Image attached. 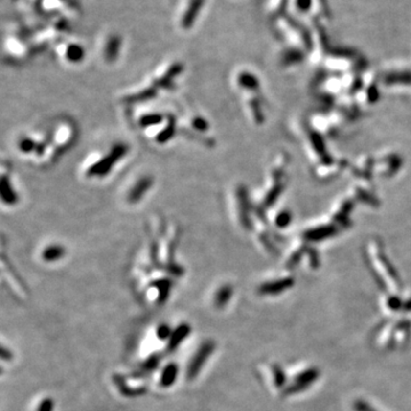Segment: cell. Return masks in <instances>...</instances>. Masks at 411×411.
Wrapping results in <instances>:
<instances>
[{
  "mask_svg": "<svg viewBox=\"0 0 411 411\" xmlns=\"http://www.w3.org/2000/svg\"><path fill=\"white\" fill-rule=\"evenodd\" d=\"M127 153V146L123 144H116L112 147L109 154L103 159L98 160L88 169V176H104L111 170L116 161H119Z\"/></svg>",
  "mask_w": 411,
  "mask_h": 411,
  "instance_id": "6da1fadb",
  "label": "cell"
},
{
  "mask_svg": "<svg viewBox=\"0 0 411 411\" xmlns=\"http://www.w3.org/2000/svg\"><path fill=\"white\" fill-rule=\"evenodd\" d=\"M212 346L211 342H207V344H205L202 347L199 349L197 354H195V358L193 359V361L191 362L190 366H188V377L190 378H193V377L197 376V373L199 372V370L202 366V365L206 362V360L208 359V355L210 354L211 351H212Z\"/></svg>",
  "mask_w": 411,
  "mask_h": 411,
  "instance_id": "7a4b0ae2",
  "label": "cell"
},
{
  "mask_svg": "<svg viewBox=\"0 0 411 411\" xmlns=\"http://www.w3.org/2000/svg\"><path fill=\"white\" fill-rule=\"evenodd\" d=\"M152 186V180L150 177H143L137 182L135 186H134L129 192L128 200L130 202H137L140 198L145 194V192Z\"/></svg>",
  "mask_w": 411,
  "mask_h": 411,
  "instance_id": "3957f363",
  "label": "cell"
},
{
  "mask_svg": "<svg viewBox=\"0 0 411 411\" xmlns=\"http://www.w3.org/2000/svg\"><path fill=\"white\" fill-rule=\"evenodd\" d=\"M177 372H178V369L175 363H170V365H168L166 368L163 369L162 375H161L160 385L162 387H168V386L173 385V383L175 382V379H176V377H177Z\"/></svg>",
  "mask_w": 411,
  "mask_h": 411,
  "instance_id": "277c9868",
  "label": "cell"
},
{
  "mask_svg": "<svg viewBox=\"0 0 411 411\" xmlns=\"http://www.w3.org/2000/svg\"><path fill=\"white\" fill-rule=\"evenodd\" d=\"M188 331H190V327L186 324H182L178 327L175 332H173L170 336V342H169V349L173 351V349L176 348L178 344H181L182 341H184V338L186 337Z\"/></svg>",
  "mask_w": 411,
  "mask_h": 411,
  "instance_id": "5b68a950",
  "label": "cell"
},
{
  "mask_svg": "<svg viewBox=\"0 0 411 411\" xmlns=\"http://www.w3.org/2000/svg\"><path fill=\"white\" fill-rule=\"evenodd\" d=\"M65 250L61 246H48L43 251V258L46 262H55L62 258Z\"/></svg>",
  "mask_w": 411,
  "mask_h": 411,
  "instance_id": "8992f818",
  "label": "cell"
},
{
  "mask_svg": "<svg viewBox=\"0 0 411 411\" xmlns=\"http://www.w3.org/2000/svg\"><path fill=\"white\" fill-rule=\"evenodd\" d=\"M161 121V115L160 114H147L144 115L142 120H140V123L143 126H150V125H157Z\"/></svg>",
  "mask_w": 411,
  "mask_h": 411,
  "instance_id": "52a82bcc",
  "label": "cell"
},
{
  "mask_svg": "<svg viewBox=\"0 0 411 411\" xmlns=\"http://www.w3.org/2000/svg\"><path fill=\"white\" fill-rule=\"evenodd\" d=\"M157 335H158V337H159L160 339H166V338H168V337H170V336H171L170 328L168 327L167 324H162V325H160V327L158 328Z\"/></svg>",
  "mask_w": 411,
  "mask_h": 411,
  "instance_id": "ba28073f",
  "label": "cell"
},
{
  "mask_svg": "<svg viewBox=\"0 0 411 411\" xmlns=\"http://www.w3.org/2000/svg\"><path fill=\"white\" fill-rule=\"evenodd\" d=\"M68 56L71 61H78L79 58H81L82 56V50L79 47L74 46V47H72L71 50L68 51Z\"/></svg>",
  "mask_w": 411,
  "mask_h": 411,
  "instance_id": "9c48e42d",
  "label": "cell"
},
{
  "mask_svg": "<svg viewBox=\"0 0 411 411\" xmlns=\"http://www.w3.org/2000/svg\"><path fill=\"white\" fill-rule=\"evenodd\" d=\"M54 403L50 399H45L38 407V411H53Z\"/></svg>",
  "mask_w": 411,
  "mask_h": 411,
  "instance_id": "30bf717a",
  "label": "cell"
},
{
  "mask_svg": "<svg viewBox=\"0 0 411 411\" xmlns=\"http://www.w3.org/2000/svg\"><path fill=\"white\" fill-rule=\"evenodd\" d=\"M192 123H193L194 128L198 129V130H206V129H207V122L205 121L204 118H195L193 121H192Z\"/></svg>",
  "mask_w": 411,
  "mask_h": 411,
  "instance_id": "8fae6325",
  "label": "cell"
},
{
  "mask_svg": "<svg viewBox=\"0 0 411 411\" xmlns=\"http://www.w3.org/2000/svg\"><path fill=\"white\" fill-rule=\"evenodd\" d=\"M228 293H229V290H228V288L222 289L221 293L217 294V296H216V303H217L218 305H222L223 303H224V299H223V298H224L225 296H228Z\"/></svg>",
  "mask_w": 411,
  "mask_h": 411,
  "instance_id": "7c38bea8",
  "label": "cell"
}]
</instances>
